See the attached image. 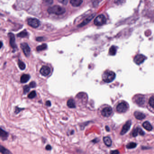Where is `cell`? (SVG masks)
<instances>
[{
  "instance_id": "obj_1",
  "label": "cell",
  "mask_w": 154,
  "mask_h": 154,
  "mask_svg": "<svg viewBox=\"0 0 154 154\" xmlns=\"http://www.w3.org/2000/svg\"><path fill=\"white\" fill-rule=\"evenodd\" d=\"M47 11L49 13L61 15L65 13V9L59 5H54L48 8Z\"/></svg>"
},
{
  "instance_id": "obj_2",
  "label": "cell",
  "mask_w": 154,
  "mask_h": 154,
  "mask_svg": "<svg viewBox=\"0 0 154 154\" xmlns=\"http://www.w3.org/2000/svg\"><path fill=\"white\" fill-rule=\"evenodd\" d=\"M115 76V74L114 72L107 70L104 72L102 75V79L105 82L109 83L114 79Z\"/></svg>"
},
{
  "instance_id": "obj_3",
  "label": "cell",
  "mask_w": 154,
  "mask_h": 154,
  "mask_svg": "<svg viewBox=\"0 0 154 154\" xmlns=\"http://www.w3.org/2000/svg\"><path fill=\"white\" fill-rule=\"evenodd\" d=\"M8 37L10 40V45L11 48L13 49V51H15L17 50L18 47L15 43V35L11 32H10L8 33Z\"/></svg>"
},
{
  "instance_id": "obj_4",
  "label": "cell",
  "mask_w": 154,
  "mask_h": 154,
  "mask_svg": "<svg viewBox=\"0 0 154 154\" xmlns=\"http://www.w3.org/2000/svg\"><path fill=\"white\" fill-rule=\"evenodd\" d=\"M128 108V105L127 102H123L119 104L116 107V110L120 113H125L127 111Z\"/></svg>"
},
{
  "instance_id": "obj_5",
  "label": "cell",
  "mask_w": 154,
  "mask_h": 154,
  "mask_svg": "<svg viewBox=\"0 0 154 154\" xmlns=\"http://www.w3.org/2000/svg\"><path fill=\"white\" fill-rule=\"evenodd\" d=\"M106 21L105 16L103 15H101L96 17V18L94 20V24L96 26H101L106 24Z\"/></svg>"
},
{
  "instance_id": "obj_6",
  "label": "cell",
  "mask_w": 154,
  "mask_h": 154,
  "mask_svg": "<svg viewBox=\"0 0 154 154\" xmlns=\"http://www.w3.org/2000/svg\"><path fill=\"white\" fill-rule=\"evenodd\" d=\"M20 47L26 57H29L31 52V49L27 43H22L20 44Z\"/></svg>"
},
{
  "instance_id": "obj_7",
  "label": "cell",
  "mask_w": 154,
  "mask_h": 154,
  "mask_svg": "<svg viewBox=\"0 0 154 154\" xmlns=\"http://www.w3.org/2000/svg\"><path fill=\"white\" fill-rule=\"evenodd\" d=\"M28 24L33 28H37L40 25V21L35 18H29L28 20Z\"/></svg>"
},
{
  "instance_id": "obj_8",
  "label": "cell",
  "mask_w": 154,
  "mask_h": 154,
  "mask_svg": "<svg viewBox=\"0 0 154 154\" xmlns=\"http://www.w3.org/2000/svg\"><path fill=\"white\" fill-rule=\"evenodd\" d=\"M146 59V57L143 55H138L136 56L134 58V61L136 64H140L145 61Z\"/></svg>"
},
{
  "instance_id": "obj_9",
  "label": "cell",
  "mask_w": 154,
  "mask_h": 154,
  "mask_svg": "<svg viewBox=\"0 0 154 154\" xmlns=\"http://www.w3.org/2000/svg\"><path fill=\"white\" fill-rule=\"evenodd\" d=\"M131 121L130 120L128 121L124 125H123V127L122 130L120 132V134L123 135L124 134H125V133L128 132V130H129V129L131 127Z\"/></svg>"
},
{
  "instance_id": "obj_10",
  "label": "cell",
  "mask_w": 154,
  "mask_h": 154,
  "mask_svg": "<svg viewBox=\"0 0 154 154\" xmlns=\"http://www.w3.org/2000/svg\"><path fill=\"white\" fill-rule=\"evenodd\" d=\"M112 109L110 107H107L103 109L101 111V114L104 117H109L112 114Z\"/></svg>"
},
{
  "instance_id": "obj_11",
  "label": "cell",
  "mask_w": 154,
  "mask_h": 154,
  "mask_svg": "<svg viewBox=\"0 0 154 154\" xmlns=\"http://www.w3.org/2000/svg\"><path fill=\"white\" fill-rule=\"evenodd\" d=\"M40 72L41 74L43 76H46L50 74L51 72V69L49 67L44 66L42 67V68L40 69Z\"/></svg>"
},
{
  "instance_id": "obj_12",
  "label": "cell",
  "mask_w": 154,
  "mask_h": 154,
  "mask_svg": "<svg viewBox=\"0 0 154 154\" xmlns=\"http://www.w3.org/2000/svg\"><path fill=\"white\" fill-rule=\"evenodd\" d=\"M135 101L136 103L138 104L139 105L142 106L145 103V99L144 96H142V95L137 96H136V98L135 99Z\"/></svg>"
},
{
  "instance_id": "obj_13",
  "label": "cell",
  "mask_w": 154,
  "mask_h": 154,
  "mask_svg": "<svg viewBox=\"0 0 154 154\" xmlns=\"http://www.w3.org/2000/svg\"><path fill=\"white\" fill-rule=\"evenodd\" d=\"M30 78V75L28 74H24L22 75L20 79V82L22 83H25L28 82Z\"/></svg>"
},
{
  "instance_id": "obj_14",
  "label": "cell",
  "mask_w": 154,
  "mask_h": 154,
  "mask_svg": "<svg viewBox=\"0 0 154 154\" xmlns=\"http://www.w3.org/2000/svg\"><path fill=\"white\" fill-rule=\"evenodd\" d=\"M134 115L137 120H142L145 118V115L139 111H135L134 112Z\"/></svg>"
},
{
  "instance_id": "obj_15",
  "label": "cell",
  "mask_w": 154,
  "mask_h": 154,
  "mask_svg": "<svg viewBox=\"0 0 154 154\" xmlns=\"http://www.w3.org/2000/svg\"><path fill=\"white\" fill-rule=\"evenodd\" d=\"M94 16H95V15L93 14L92 15L88 17L87 19H85V20L82 22L81 24H80L78 26L80 27H82L83 26L85 25L88 24V23H89L91 21V20L93 19V18L94 17Z\"/></svg>"
},
{
  "instance_id": "obj_16",
  "label": "cell",
  "mask_w": 154,
  "mask_h": 154,
  "mask_svg": "<svg viewBox=\"0 0 154 154\" xmlns=\"http://www.w3.org/2000/svg\"><path fill=\"white\" fill-rule=\"evenodd\" d=\"M8 137V133L0 128V138L3 140H5L7 139Z\"/></svg>"
},
{
  "instance_id": "obj_17",
  "label": "cell",
  "mask_w": 154,
  "mask_h": 154,
  "mask_svg": "<svg viewBox=\"0 0 154 154\" xmlns=\"http://www.w3.org/2000/svg\"><path fill=\"white\" fill-rule=\"evenodd\" d=\"M103 141L106 146H110L112 145V140L109 137H105L103 138Z\"/></svg>"
},
{
  "instance_id": "obj_18",
  "label": "cell",
  "mask_w": 154,
  "mask_h": 154,
  "mask_svg": "<svg viewBox=\"0 0 154 154\" xmlns=\"http://www.w3.org/2000/svg\"><path fill=\"white\" fill-rule=\"evenodd\" d=\"M70 2L73 6L77 7L81 5L82 2V0H70Z\"/></svg>"
},
{
  "instance_id": "obj_19",
  "label": "cell",
  "mask_w": 154,
  "mask_h": 154,
  "mask_svg": "<svg viewBox=\"0 0 154 154\" xmlns=\"http://www.w3.org/2000/svg\"><path fill=\"white\" fill-rule=\"evenodd\" d=\"M142 126L147 131H151L153 128V127L151 124L148 121H146L142 124Z\"/></svg>"
},
{
  "instance_id": "obj_20",
  "label": "cell",
  "mask_w": 154,
  "mask_h": 154,
  "mask_svg": "<svg viewBox=\"0 0 154 154\" xmlns=\"http://www.w3.org/2000/svg\"><path fill=\"white\" fill-rule=\"evenodd\" d=\"M28 32H27L26 30H24L22 31V32H20L17 35V36L18 37H20V38H24L28 36Z\"/></svg>"
},
{
  "instance_id": "obj_21",
  "label": "cell",
  "mask_w": 154,
  "mask_h": 154,
  "mask_svg": "<svg viewBox=\"0 0 154 154\" xmlns=\"http://www.w3.org/2000/svg\"><path fill=\"white\" fill-rule=\"evenodd\" d=\"M116 51H117L116 47L114 46H113L110 48H109V54L110 56H114L116 53Z\"/></svg>"
},
{
  "instance_id": "obj_22",
  "label": "cell",
  "mask_w": 154,
  "mask_h": 154,
  "mask_svg": "<svg viewBox=\"0 0 154 154\" xmlns=\"http://www.w3.org/2000/svg\"><path fill=\"white\" fill-rule=\"evenodd\" d=\"M0 153L2 154H12L8 149H6L5 147L0 145Z\"/></svg>"
},
{
  "instance_id": "obj_23",
  "label": "cell",
  "mask_w": 154,
  "mask_h": 154,
  "mask_svg": "<svg viewBox=\"0 0 154 154\" xmlns=\"http://www.w3.org/2000/svg\"><path fill=\"white\" fill-rule=\"evenodd\" d=\"M67 106L70 108H74L75 107V103L73 99H69L67 101Z\"/></svg>"
},
{
  "instance_id": "obj_24",
  "label": "cell",
  "mask_w": 154,
  "mask_h": 154,
  "mask_svg": "<svg viewBox=\"0 0 154 154\" xmlns=\"http://www.w3.org/2000/svg\"><path fill=\"white\" fill-rule=\"evenodd\" d=\"M18 65L19 68L21 70H24L26 68V64L20 60H18Z\"/></svg>"
},
{
  "instance_id": "obj_25",
  "label": "cell",
  "mask_w": 154,
  "mask_h": 154,
  "mask_svg": "<svg viewBox=\"0 0 154 154\" xmlns=\"http://www.w3.org/2000/svg\"><path fill=\"white\" fill-rule=\"evenodd\" d=\"M47 48V45L46 44H43L37 47L36 50L38 51H43L46 50Z\"/></svg>"
},
{
  "instance_id": "obj_26",
  "label": "cell",
  "mask_w": 154,
  "mask_h": 154,
  "mask_svg": "<svg viewBox=\"0 0 154 154\" xmlns=\"http://www.w3.org/2000/svg\"><path fill=\"white\" fill-rule=\"evenodd\" d=\"M30 87L29 85H25L23 87V93L24 95L26 94L27 93H28L30 89Z\"/></svg>"
},
{
  "instance_id": "obj_27",
  "label": "cell",
  "mask_w": 154,
  "mask_h": 154,
  "mask_svg": "<svg viewBox=\"0 0 154 154\" xmlns=\"http://www.w3.org/2000/svg\"><path fill=\"white\" fill-rule=\"evenodd\" d=\"M137 144L135 142H130L128 144V145L126 146V147L128 149H133L135 148L137 146Z\"/></svg>"
},
{
  "instance_id": "obj_28",
  "label": "cell",
  "mask_w": 154,
  "mask_h": 154,
  "mask_svg": "<svg viewBox=\"0 0 154 154\" xmlns=\"http://www.w3.org/2000/svg\"><path fill=\"white\" fill-rule=\"evenodd\" d=\"M36 96V92L35 91H32L28 95V97L29 99H33Z\"/></svg>"
},
{
  "instance_id": "obj_29",
  "label": "cell",
  "mask_w": 154,
  "mask_h": 154,
  "mask_svg": "<svg viewBox=\"0 0 154 154\" xmlns=\"http://www.w3.org/2000/svg\"><path fill=\"white\" fill-rule=\"evenodd\" d=\"M149 105L152 108H154V96H152L149 101Z\"/></svg>"
},
{
  "instance_id": "obj_30",
  "label": "cell",
  "mask_w": 154,
  "mask_h": 154,
  "mask_svg": "<svg viewBox=\"0 0 154 154\" xmlns=\"http://www.w3.org/2000/svg\"><path fill=\"white\" fill-rule=\"evenodd\" d=\"M24 109V108H19L18 106H15V114H18L21 111Z\"/></svg>"
},
{
  "instance_id": "obj_31",
  "label": "cell",
  "mask_w": 154,
  "mask_h": 154,
  "mask_svg": "<svg viewBox=\"0 0 154 154\" xmlns=\"http://www.w3.org/2000/svg\"><path fill=\"white\" fill-rule=\"evenodd\" d=\"M138 134H139L138 133V128H136L133 131L132 135H133V137H135L138 135Z\"/></svg>"
},
{
  "instance_id": "obj_32",
  "label": "cell",
  "mask_w": 154,
  "mask_h": 154,
  "mask_svg": "<svg viewBox=\"0 0 154 154\" xmlns=\"http://www.w3.org/2000/svg\"><path fill=\"white\" fill-rule=\"evenodd\" d=\"M29 86L30 88H34L36 86V83L34 81H32L30 83Z\"/></svg>"
},
{
  "instance_id": "obj_33",
  "label": "cell",
  "mask_w": 154,
  "mask_h": 154,
  "mask_svg": "<svg viewBox=\"0 0 154 154\" xmlns=\"http://www.w3.org/2000/svg\"><path fill=\"white\" fill-rule=\"evenodd\" d=\"M138 133L141 136H143L145 134L143 131L139 128H138Z\"/></svg>"
},
{
  "instance_id": "obj_34",
  "label": "cell",
  "mask_w": 154,
  "mask_h": 154,
  "mask_svg": "<svg viewBox=\"0 0 154 154\" xmlns=\"http://www.w3.org/2000/svg\"><path fill=\"white\" fill-rule=\"evenodd\" d=\"M46 4L47 5H50L52 4L53 0H45Z\"/></svg>"
},
{
  "instance_id": "obj_35",
  "label": "cell",
  "mask_w": 154,
  "mask_h": 154,
  "mask_svg": "<svg viewBox=\"0 0 154 154\" xmlns=\"http://www.w3.org/2000/svg\"><path fill=\"white\" fill-rule=\"evenodd\" d=\"M110 154H120V152L118 150H114L111 151L110 152Z\"/></svg>"
},
{
  "instance_id": "obj_36",
  "label": "cell",
  "mask_w": 154,
  "mask_h": 154,
  "mask_svg": "<svg viewBox=\"0 0 154 154\" xmlns=\"http://www.w3.org/2000/svg\"><path fill=\"white\" fill-rule=\"evenodd\" d=\"M36 40L38 42H42L44 40V38L43 37H38L36 38Z\"/></svg>"
},
{
  "instance_id": "obj_37",
  "label": "cell",
  "mask_w": 154,
  "mask_h": 154,
  "mask_svg": "<svg viewBox=\"0 0 154 154\" xmlns=\"http://www.w3.org/2000/svg\"><path fill=\"white\" fill-rule=\"evenodd\" d=\"M51 149H52L51 146L50 145H47V146H46V150H47V151H51Z\"/></svg>"
},
{
  "instance_id": "obj_38",
  "label": "cell",
  "mask_w": 154,
  "mask_h": 154,
  "mask_svg": "<svg viewBox=\"0 0 154 154\" xmlns=\"http://www.w3.org/2000/svg\"><path fill=\"white\" fill-rule=\"evenodd\" d=\"M58 1L60 2L63 3L64 4H67V0H58Z\"/></svg>"
},
{
  "instance_id": "obj_39",
  "label": "cell",
  "mask_w": 154,
  "mask_h": 154,
  "mask_svg": "<svg viewBox=\"0 0 154 154\" xmlns=\"http://www.w3.org/2000/svg\"><path fill=\"white\" fill-rule=\"evenodd\" d=\"M46 105L47 106H51V102L50 101H47L46 102Z\"/></svg>"
},
{
  "instance_id": "obj_40",
  "label": "cell",
  "mask_w": 154,
  "mask_h": 154,
  "mask_svg": "<svg viewBox=\"0 0 154 154\" xmlns=\"http://www.w3.org/2000/svg\"><path fill=\"white\" fill-rule=\"evenodd\" d=\"M92 142H94V143H97V142H98V139H97V138H96V139H94L92 141Z\"/></svg>"
},
{
  "instance_id": "obj_41",
  "label": "cell",
  "mask_w": 154,
  "mask_h": 154,
  "mask_svg": "<svg viewBox=\"0 0 154 154\" xmlns=\"http://www.w3.org/2000/svg\"><path fill=\"white\" fill-rule=\"evenodd\" d=\"M3 46V44L2 42L0 41V49Z\"/></svg>"
},
{
  "instance_id": "obj_42",
  "label": "cell",
  "mask_w": 154,
  "mask_h": 154,
  "mask_svg": "<svg viewBox=\"0 0 154 154\" xmlns=\"http://www.w3.org/2000/svg\"><path fill=\"white\" fill-rule=\"evenodd\" d=\"M106 131L107 132L109 131V127L108 126H106Z\"/></svg>"
}]
</instances>
